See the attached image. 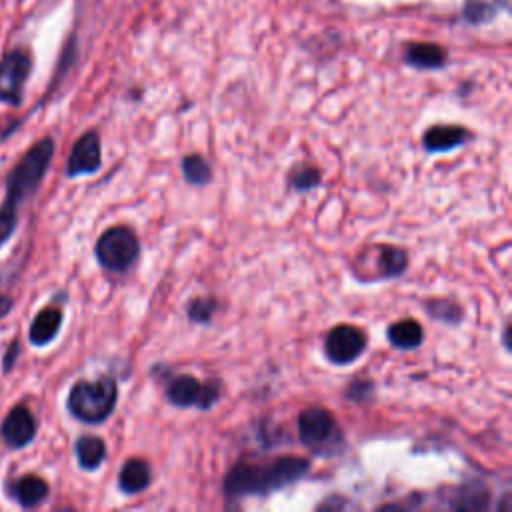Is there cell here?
Listing matches in <instances>:
<instances>
[{
    "mask_svg": "<svg viewBox=\"0 0 512 512\" xmlns=\"http://www.w3.org/2000/svg\"><path fill=\"white\" fill-rule=\"evenodd\" d=\"M320 184V170L314 166H300L294 172H290V186L296 190H312Z\"/></svg>",
    "mask_w": 512,
    "mask_h": 512,
    "instance_id": "obj_23",
    "label": "cell"
},
{
    "mask_svg": "<svg viewBox=\"0 0 512 512\" xmlns=\"http://www.w3.org/2000/svg\"><path fill=\"white\" fill-rule=\"evenodd\" d=\"M118 398V386L112 376H102L96 380H80L72 386L68 394V410L74 418L86 424L104 422Z\"/></svg>",
    "mask_w": 512,
    "mask_h": 512,
    "instance_id": "obj_3",
    "label": "cell"
},
{
    "mask_svg": "<svg viewBox=\"0 0 512 512\" xmlns=\"http://www.w3.org/2000/svg\"><path fill=\"white\" fill-rule=\"evenodd\" d=\"M36 434V422L26 406H14L0 426V436L8 448H24Z\"/></svg>",
    "mask_w": 512,
    "mask_h": 512,
    "instance_id": "obj_10",
    "label": "cell"
},
{
    "mask_svg": "<svg viewBox=\"0 0 512 512\" xmlns=\"http://www.w3.org/2000/svg\"><path fill=\"white\" fill-rule=\"evenodd\" d=\"M408 266V256L402 248L398 246H382L380 256H378V268L380 272L390 278V276H400Z\"/></svg>",
    "mask_w": 512,
    "mask_h": 512,
    "instance_id": "obj_19",
    "label": "cell"
},
{
    "mask_svg": "<svg viewBox=\"0 0 512 512\" xmlns=\"http://www.w3.org/2000/svg\"><path fill=\"white\" fill-rule=\"evenodd\" d=\"M10 492L18 500L20 506L34 508L36 504H40L48 496V484L40 476L26 474V476H22L14 482Z\"/></svg>",
    "mask_w": 512,
    "mask_h": 512,
    "instance_id": "obj_14",
    "label": "cell"
},
{
    "mask_svg": "<svg viewBox=\"0 0 512 512\" xmlns=\"http://www.w3.org/2000/svg\"><path fill=\"white\" fill-rule=\"evenodd\" d=\"M426 310H428V314L430 316H434L436 320H440V322H452V324H456V322H460V318H462V308L456 304V302H452V300H428L426 302Z\"/></svg>",
    "mask_w": 512,
    "mask_h": 512,
    "instance_id": "obj_21",
    "label": "cell"
},
{
    "mask_svg": "<svg viewBox=\"0 0 512 512\" xmlns=\"http://www.w3.org/2000/svg\"><path fill=\"white\" fill-rule=\"evenodd\" d=\"M54 156L52 138L38 140L14 166L6 182V198L0 204V244H4L18 222V206L40 186Z\"/></svg>",
    "mask_w": 512,
    "mask_h": 512,
    "instance_id": "obj_2",
    "label": "cell"
},
{
    "mask_svg": "<svg viewBox=\"0 0 512 512\" xmlns=\"http://www.w3.org/2000/svg\"><path fill=\"white\" fill-rule=\"evenodd\" d=\"M298 436L300 442L320 456L334 454L342 444V434L332 414L326 408H306L298 416Z\"/></svg>",
    "mask_w": 512,
    "mask_h": 512,
    "instance_id": "obj_4",
    "label": "cell"
},
{
    "mask_svg": "<svg viewBox=\"0 0 512 512\" xmlns=\"http://www.w3.org/2000/svg\"><path fill=\"white\" fill-rule=\"evenodd\" d=\"M182 172L186 182L194 184V186H204L210 182L212 178V170L210 164L200 156V154H188L182 160Z\"/></svg>",
    "mask_w": 512,
    "mask_h": 512,
    "instance_id": "obj_20",
    "label": "cell"
},
{
    "mask_svg": "<svg viewBox=\"0 0 512 512\" xmlns=\"http://www.w3.org/2000/svg\"><path fill=\"white\" fill-rule=\"evenodd\" d=\"M18 356V342L14 340L12 344H10V350L6 352V356H4V372H8L12 366H14V358Z\"/></svg>",
    "mask_w": 512,
    "mask_h": 512,
    "instance_id": "obj_24",
    "label": "cell"
},
{
    "mask_svg": "<svg viewBox=\"0 0 512 512\" xmlns=\"http://www.w3.org/2000/svg\"><path fill=\"white\" fill-rule=\"evenodd\" d=\"M62 324V312L60 308H44L36 314V318L30 324V342L36 346H44L54 340Z\"/></svg>",
    "mask_w": 512,
    "mask_h": 512,
    "instance_id": "obj_13",
    "label": "cell"
},
{
    "mask_svg": "<svg viewBox=\"0 0 512 512\" xmlns=\"http://www.w3.org/2000/svg\"><path fill=\"white\" fill-rule=\"evenodd\" d=\"M76 458L80 468L96 470L106 458V444L98 436H80L76 440Z\"/></svg>",
    "mask_w": 512,
    "mask_h": 512,
    "instance_id": "obj_16",
    "label": "cell"
},
{
    "mask_svg": "<svg viewBox=\"0 0 512 512\" xmlns=\"http://www.w3.org/2000/svg\"><path fill=\"white\" fill-rule=\"evenodd\" d=\"M220 392V382H200L192 374H178L166 386L168 400L180 408L198 406L200 410H208L220 398Z\"/></svg>",
    "mask_w": 512,
    "mask_h": 512,
    "instance_id": "obj_6",
    "label": "cell"
},
{
    "mask_svg": "<svg viewBox=\"0 0 512 512\" xmlns=\"http://www.w3.org/2000/svg\"><path fill=\"white\" fill-rule=\"evenodd\" d=\"M424 330L422 326L412 318H402L388 326V340L394 348L400 350H414L422 344Z\"/></svg>",
    "mask_w": 512,
    "mask_h": 512,
    "instance_id": "obj_15",
    "label": "cell"
},
{
    "mask_svg": "<svg viewBox=\"0 0 512 512\" xmlns=\"http://www.w3.org/2000/svg\"><path fill=\"white\" fill-rule=\"evenodd\" d=\"M310 470V460L304 456H280L268 464H236L222 482L228 498L266 496L280 488L298 482Z\"/></svg>",
    "mask_w": 512,
    "mask_h": 512,
    "instance_id": "obj_1",
    "label": "cell"
},
{
    "mask_svg": "<svg viewBox=\"0 0 512 512\" xmlns=\"http://www.w3.org/2000/svg\"><path fill=\"white\" fill-rule=\"evenodd\" d=\"M364 348H366V334L360 328L350 324L334 326L324 340V350L328 360L338 366H346L356 358H360Z\"/></svg>",
    "mask_w": 512,
    "mask_h": 512,
    "instance_id": "obj_7",
    "label": "cell"
},
{
    "mask_svg": "<svg viewBox=\"0 0 512 512\" xmlns=\"http://www.w3.org/2000/svg\"><path fill=\"white\" fill-rule=\"evenodd\" d=\"M490 504V492L482 482L464 484L454 496L452 506L458 510H484Z\"/></svg>",
    "mask_w": 512,
    "mask_h": 512,
    "instance_id": "obj_17",
    "label": "cell"
},
{
    "mask_svg": "<svg viewBox=\"0 0 512 512\" xmlns=\"http://www.w3.org/2000/svg\"><path fill=\"white\" fill-rule=\"evenodd\" d=\"M218 310V300L216 298H194L190 300L188 304V318L192 322H198V324H206L212 320L214 312Z\"/></svg>",
    "mask_w": 512,
    "mask_h": 512,
    "instance_id": "obj_22",
    "label": "cell"
},
{
    "mask_svg": "<svg viewBox=\"0 0 512 512\" xmlns=\"http://www.w3.org/2000/svg\"><path fill=\"white\" fill-rule=\"evenodd\" d=\"M10 308H12V300H10L8 296H0V318H2L6 312H10Z\"/></svg>",
    "mask_w": 512,
    "mask_h": 512,
    "instance_id": "obj_25",
    "label": "cell"
},
{
    "mask_svg": "<svg viewBox=\"0 0 512 512\" xmlns=\"http://www.w3.org/2000/svg\"><path fill=\"white\" fill-rule=\"evenodd\" d=\"M150 480H152L150 464L142 458H130L124 462L120 470L118 486L124 494H138L150 486Z\"/></svg>",
    "mask_w": 512,
    "mask_h": 512,
    "instance_id": "obj_12",
    "label": "cell"
},
{
    "mask_svg": "<svg viewBox=\"0 0 512 512\" xmlns=\"http://www.w3.org/2000/svg\"><path fill=\"white\" fill-rule=\"evenodd\" d=\"M30 72V56L22 50L6 54L0 62V100L8 104H20L22 88Z\"/></svg>",
    "mask_w": 512,
    "mask_h": 512,
    "instance_id": "obj_8",
    "label": "cell"
},
{
    "mask_svg": "<svg viewBox=\"0 0 512 512\" xmlns=\"http://www.w3.org/2000/svg\"><path fill=\"white\" fill-rule=\"evenodd\" d=\"M446 60V54L436 44H412L406 50V62L416 68H440Z\"/></svg>",
    "mask_w": 512,
    "mask_h": 512,
    "instance_id": "obj_18",
    "label": "cell"
},
{
    "mask_svg": "<svg viewBox=\"0 0 512 512\" xmlns=\"http://www.w3.org/2000/svg\"><path fill=\"white\" fill-rule=\"evenodd\" d=\"M100 162V136L96 130H90L76 140L66 164V176L76 178L82 174H94L100 168Z\"/></svg>",
    "mask_w": 512,
    "mask_h": 512,
    "instance_id": "obj_9",
    "label": "cell"
},
{
    "mask_svg": "<svg viewBox=\"0 0 512 512\" xmlns=\"http://www.w3.org/2000/svg\"><path fill=\"white\" fill-rule=\"evenodd\" d=\"M468 136H470V132L464 126L436 124L424 132L422 144L428 152H448V150L464 144L468 140Z\"/></svg>",
    "mask_w": 512,
    "mask_h": 512,
    "instance_id": "obj_11",
    "label": "cell"
},
{
    "mask_svg": "<svg viewBox=\"0 0 512 512\" xmlns=\"http://www.w3.org/2000/svg\"><path fill=\"white\" fill-rule=\"evenodd\" d=\"M94 254L102 268L110 272H126L140 256V242L132 228H108L96 242Z\"/></svg>",
    "mask_w": 512,
    "mask_h": 512,
    "instance_id": "obj_5",
    "label": "cell"
}]
</instances>
